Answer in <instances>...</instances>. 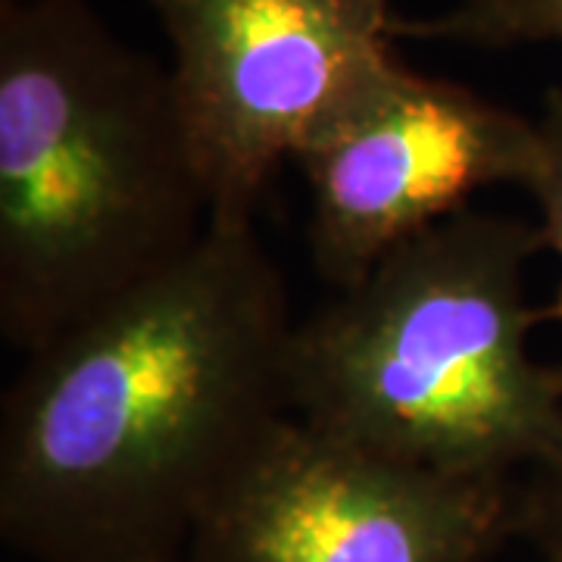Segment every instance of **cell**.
<instances>
[{"label":"cell","mask_w":562,"mask_h":562,"mask_svg":"<svg viewBox=\"0 0 562 562\" xmlns=\"http://www.w3.org/2000/svg\"><path fill=\"white\" fill-rule=\"evenodd\" d=\"M297 319L254 220L25 353L0 403V535L35 562L179 553L291 413Z\"/></svg>","instance_id":"6da1fadb"},{"label":"cell","mask_w":562,"mask_h":562,"mask_svg":"<svg viewBox=\"0 0 562 562\" xmlns=\"http://www.w3.org/2000/svg\"><path fill=\"white\" fill-rule=\"evenodd\" d=\"M213 222L169 69L81 0L0 16V335L35 350L181 260Z\"/></svg>","instance_id":"7a4b0ae2"},{"label":"cell","mask_w":562,"mask_h":562,"mask_svg":"<svg viewBox=\"0 0 562 562\" xmlns=\"http://www.w3.org/2000/svg\"><path fill=\"white\" fill-rule=\"evenodd\" d=\"M538 222L462 210L297 322L291 413L328 435L453 475L562 460V366L531 353L525 294Z\"/></svg>","instance_id":"3957f363"},{"label":"cell","mask_w":562,"mask_h":562,"mask_svg":"<svg viewBox=\"0 0 562 562\" xmlns=\"http://www.w3.org/2000/svg\"><path fill=\"white\" fill-rule=\"evenodd\" d=\"M213 220L262 188L394 63V0H154Z\"/></svg>","instance_id":"277c9868"},{"label":"cell","mask_w":562,"mask_h":562,"mask_svg":"<svg viewBox=\"0 0 562 562\" xmlns=\"http://www.w3.org/2000/svg\"><path fill=\"white\" fill-rule=\"evenodd\" d=\"M519 531L506 479L453 475L288 413L228 475L191 562H484Z\"/></svg>","instance_id":"5b68a950"},{"label":"cell","mask_w":562,"mask_h":562,"mask_svg":"<svg viewBox=\"0 0 562 562\" xmlns=\"http://www.w3.org/2000/svg\"><path fill=\"white\" fill-rule=\"evenodd\" d=\"M535 160V120L387 63L294 157L310 194V262L344 291L484 188L525 191Z\"/></svg>","instance_id":"8992f818"},{"label":"cell","mask_w":562,"mask_h":562,"mask_svg":"<svg viewBox=\"0 0 562 562\" xmlns=\"http://www.w3.org/2000/svg\"><path fill=\"white\" fill-rule=\"evenodd\" d=\"M397 38L472 47L562 44V0H460L441 16L397 20Z\"/></svg>","instance_id":"52a82bcc"},{"label":"cell","mask_w":562,"mask_h":562,"mask_svg":"<svg viewBox=\"0 0 562 562\" xmlns=\"http://www.w3.org/2000/svg\"><path fill=\"white\" fill-rule=\"evenodd\" d=\"M538 160L525 191L538 206L543 250L560 260V284L553 301L543 306V316L562 325V88H553L543 98L538 116Z\"/></svg>","instance_id":"ba28073f"},{"label":"cell","mask_w":562,"mask_h":562,"mask_svg":"<svg viewBox=\"0 0 562 562\" xmlns=\"http://www.w3.org/2000/svg\"><path fill=\"white\" fill-rule=\"evenodd\" d=\"M519 535L538 543L541 553L562 557V460L538 469L519 494Z\"/></svg>","instance_id":"9c48e42d"},{"label":"cell","mask_w":562,"mask_h":562,"mask_svg":"<svg viewBox=\"0 0 562 562\" xmlns=\"http://www.w3.org/2000/svg\"><path fill=\"white\" fill-rule=\"evenodd\" d=\"M79 562H191L188 553H144V557H110V560H79Z\"/></svg>","instance_id":"30bf717a"},{"label":"cell","mask_w":562,"mask_h":562,"mask_svg":"<svg viewBox=\"0 0 562 562\" xmlns=\"http://www.w3.org/2000/svg\"><path fill=\"white\" fill-rule=\"evenodd\" d=\"M541 562H562L560 553H541Z\"/></svg>","instance_id":"8fae6325"}]
</instances>
